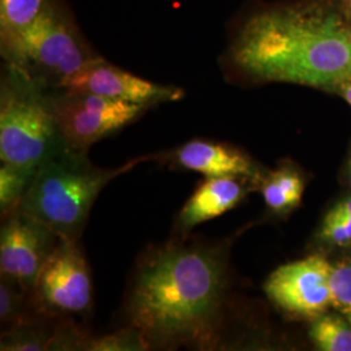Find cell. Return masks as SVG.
<instances>
[{
    "instance_id": "1",
    "label": "cell",
    "mask_w": 351,
    "mask_h": 351,
    "mask_svg": "<svg viewBox=\"0 0 351 351\" xmlns=\"http://www.w3.org/2000/svg\"><path fill=\"white\" fill-rule=\"evenodd\" d=\"M228 58L259 82L336 88L351 80V24L333 0L264 5L239 26Z\"/></svg>"
},
{
    "instance_id": "2",
    "label": "cell",
    "mask_w": 351,
    "mask_h": 351,
    "mask_svg": "<svg viewBox=\"0 0 351 351\" xmlns=\"http://www.w3.org/2000/svg\"><path fill=\"white\" fill-rule=\"evenodd\" d=\"M226 288L221 251L202 243H169L139 264L126 316L150 348L206 349L217 339Z\"/></svg>"
},
{
    "instance_id": "3",
    "label": "cell",
    "mask_w": 351,
    "mask_h": 351,
    "mask_svg": "<svg viewBox=\"0 0 351 351\" xmlns=\"http://www.w3.org/2000/svg\"><path fill=\"white\" fill-rule=\"evenodd\" d=\"M86 154L71 149L42 164L17 207L60 239L78 241L101 190L116 177L152 158L141 156L107 169L90 163Z\"/></svg>"
},
{
    "instance_id": "4",
    "label": "cell",
    "mask_w": 351,
    "mask_h": 351,
    "mask_svg": "<svg viewBox=\"0 0 351 351\" xmlns=\"http://www.w3.org/2000/svg\"><path fill=\"white\" fill-rule=\"evenodd\" d=\"M52 91L10 65L0 84V160L38 171L71 150L56 123Z\"/></svg>"
},
{
    "instance_id": "5",
    "label": "cell",
    "mask_w": 351,
    "mask_h": 351,
    "mask_svg": "<svg viewBox=\"0 0 351 351\" xmlns=\"http://www.w3.org/2000/svg\"><path fill=\"white\" fill-rule=\"evenodd\" d=\"M0 51L7 65L51 90L62 88L72 75L101 56L58 0H50L21 32L0 38Z\"/></svg>"
},
{
    "instance_id": "6",
    "label": "cell",
    "mask_w": 351,
    "mask_h": 351,
    "mask_svg": "<svg viewBox=\"0 0 351 351\" xmlns=\"http://www.w3.org/2000/svg\"><path fill=\"white\" fill-rule=\"evenodd\" d=\"M52 107L66 145L84 152L134 123L149 110L133 103L66 90L52 91Z\"/></svg>"
},
{
    "instance_id": "7",
    "label": "cell",
    "mask_w": 351,
    "mask_h": 351,
    "mask_svg": "<svg viewBox=\"0 0 351 351\" xmlns=\"http://www.w3.org/2000/svg\"><path fill=\"white\" fill-rule=\"evenodd\" d=\"M32 295L34 306L43 314H88L93 303V285L88 263L77 239H59Z\"/></svg>"
},
{
    "instance_id": "8",
    "label": "cell",
    "mask_w": 351,
    "mask_h": 351,
    "mask_svg": "<svg viewBox=\"0 0 351 351\" xmlns=\"http://www.w3.org/2000/svg\"><path fill=\"white\" fill-rule=\"evenodd\" d=\"M332 265L322 255L284 264L267 278L264 291L284 313L314 320L332 307Z\"/></svg>"
},
{
    "instance_id": "9",
    "label": "cell",
    "mask_w": 351,
    "mask_h": 351,
    "mask_svg": "<svg viewBox=\"0 0 351 351\" xmlns=\"http://www.w3.org/2000/svg\"><path fill=\"white\" fill-rule=\"evenodd\" d=\"M59 239L49 226L16 208L3 217L0 232L1 276L12 280L32 294Z\"/></svg>"
},
{
    "instance_id": "10",
    "label": "cell",
    "mask_w": 351,
    "mask_h": 351,
    "mask_svg": "<svg viewBox=\"0 0 351 351\" xmlns=\"http://www.w3.org/2000/svg\"><path fill=\"white\" fill-rule=\"evenodd\" d=\"M59 90L99 95L147 108L180 101L185 95L182 88L147 81L108 63L101 56L72 75Z\"/></svg>"
},
{
    "instance_id": "11",
    "label": "cell",
    "mask_w": 351,
    "mask_h": 351,
    "mask_svg": "<svg viewBox=\"0 0 351 351\" xmlns=\"http://www.w3.org/2000/svg\"><path fill=\"white\" fill-rule=\"evenodd\" d=\"M172 160L178 168L201 173L206 178L237 176L252 181L261 180V173L250 158L226 143L193 139L173 152Z\"/></svg>"
},
{
    "instance_id": "12",
    "label": "cell",
    "mask_w": 351,
    "mask_h": 351,
    "mask_svg": "<svg viewBox=\"0 0 351 351\" xmlns=\"http://www.w3.org/2000/svg\"><path fill=\"white\" fill-rule=\"evenodd\" d=\"M246 177H207L182 207L177 226L182 233L233 210L243 201L250 189L242 181Z\"/></svg>"
},
{
    "instance_id": "13",
    "label": "cell",
    "mask_w": 351,
    "mask_h": 351,
    "mask_svg": "<svg viewBox=\"0 0 351 351\" xmlns=\"http://www.w3.org/2000/svg\"><path fill=\"white\" fill-rule=\"evenodd\" d=\"M267 207L275 213H288L300 206L304 180L297 169L282 167L259 180Z\"/></svg>"
},
{
    "instance_id": "14",
    "label": "cell",
    "mask_w": 351,
    "mask_h": 351,
    "mask_svg": "<svg viewBox=\"0 0 351 351\" xmlns=\"http://www.w3.org/2000/svg\"><path fill=\"white\" fill-rule=\"evenodd\" d=\"M308 336L322 351H351V323L341 314L315 317Z\"/></svg>"
},
{
    "instance_id": "15",
    "label": "cell",
    "mask_w": 351,
    "mask_h": 351,
    "mask_svg": "<svg viewBox=\"0 0 351 351\" xmlns=\"http://www.w3.org/2000/svg\"><path fill=\"white\" fill-rule=\"evenodd\" d=\"M37 171L1 163L0 167V211L1 217L13 213L23 201Z\"/></svg>"
},
{
    "instance_id": "16",
    "label": "cell",
    "mask_w": 351,
    "mask_h": 351,
    "mask_svg": "<svg viewBox=\"0 0 351 351\" xmlns=\"http://www.w3.org/2000/svg\"><path fill=\"white\" fill-rule=\"evenodd\" d=\"M50 0H0V38L10 37L30 25Z\"/></svg>"
},
{
    "instance_id": "17",
    "label": "cell",
    "mask_w": 351,
    "mask_h": 351,
    "mask_svg": "<svg viewBox=\"0 0 351 351\" xmlns=\"http://www.w3.org/2000/svg\"><path fill=\"white\" fill-rule=\"evenodd\" d=\"M30 293L12 280L1 276L0 280V320L7 329L32 322L27 311V295Z\"/></svg>"
},
{
    "instance_id": "18",
    "label": "cell",
    "mask_w": 351,
    "mask_h": 351,
    "mask_svg": "<svg viewBox=\"0 0 351 351\" xmlns=\"http://www.w3.org/2000/svg\"><path fill=\"white\" fill-rule=\"evenodd\" d=\"M51 335L52 332H47L45 328L33 324V322L11 326L1 335L0 350H47Z\"/></svg>"
},
{
    "instance_id": "19",
    "label": "cell",
    "mask_w": 351,
    "mask_h": 351,
    "mask_svg": "<svg viewBox=\"0 0 351 351\" xmlns=\"http://www.w3.org/2000/svg\"><path fill=\"white\" fill-rule=\"evenodd\" d=\"M149 349L150 343L145 335L132 326L101 339H91L88 346L90 351H143Z\"/></svg>"
},
{
    "instance_id": "20",
    "label": "cell",
    "mask_w": 351,
    "mask_h": 351,
    "mask_svg": "<svg viewBox=\"0 0 351 351\" xmlns=\"http://www.w3.org/2000/svg\"><path fill=\"white\" fill-rule=\"evenodd\" d=\"M332 307L351 323V258L332 265Z\"/></svg>"
},
{
    "instance_id": "21",
    "label": "cell",
    "mask_w": 351,
    "mask_h": 351,
    "mask_svg": "<svg viewBox=\"0 0 351 351\" xmlns=\"http://www.w3.org/2000/svg\"><path fill=\"white\" fill-rule=\"evenodd\" d=\"M320 239L328 245L346 247L351 245V217L335 208L326 213L320 228Z\"/></svg>"
},
{
    "instance_id": "22",
    "label": "cell",
    "mask_w": 351,
    "mask_h": 351,
    "mask_svg": "<svg viewBox=\"0 0 351 351\" xmlns=\"http://www.w3.org/2000/svg\"><path fill=\"white\" fill-rule=\"evenodd\" d=\"M90 339L73 323H64L52 330L47 350H88Z\"/></svg>"
},
{
    "instance_id": "23",
    "label": "cell",
    "mask_w": 351,
    "mask_h": 351,
    "mask_svg": "<svg viewBox=\"0 0 351 351\" xmlns=\"http://www.w3.org/2000/svg\"><path fill=\"white\" fill-rule=\"evenodd\" d=\"M336 90L339 91V94H341V97L351 106V80L342 82L336 88Z\"/></svg>"
},
{
    "instance_id": "24",
    "label": "cell",
    "mask_w": 351,
    "mask_h": 351,
    "mask_svg": "<svg viewBox=\"0 0 351 351\" xmlns=\"http://www.w3.org/2000/svg\"><path fill=\"white\" fill-rule=\"evenodd\" d=\"M333 1L337 4L339 11L343 13L346 20L351 24V0H333Z\"/></svg>"
},
{
    "instance_id": "25",
    "label": "cell",
    "mask_w": 351,
    "mask_h": 351,
    "mask_svg": "<svg viewBox=\"0 0 351 351\" xmlns=\"http://www.w3.org/2000/svg\"><path fill=\"white\" fill-rule=\"evenodd\" d=\"M350 185H351V160H350Z\"/></svg>"
}]
</instances>
